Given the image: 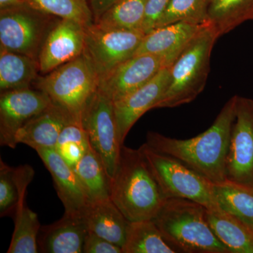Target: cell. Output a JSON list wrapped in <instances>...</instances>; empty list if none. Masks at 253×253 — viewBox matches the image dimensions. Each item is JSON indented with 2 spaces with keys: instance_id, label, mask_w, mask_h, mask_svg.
Instances as JSON below:
<instances>
[{
  "instance_id": "6da1fadb",
  "label": "cell",
  "mask_w": 253,
  "mask_h": 253,
  "mask_svg": "<svg viewBox=\"0 0 253 253\" xmlns=\"http://www.w3.org/2000/svg\"><path fill=\"white\" fill-rule=\"evenodd\" d=\"M236 95L224 104L212 126L188 139L168 137L149 131L146 144L151 149L175 158L213 184L226 180V160L236 115Z\"/></svg>"
},
{
  "instance_id": "7a4b0ae2",
  "label": "cell",
  "mask_w": 253,
  "mask_h": 253,
  "mask_svg": "<svg viewBox=\"0 0 253 253\" xmlns=\"http://www.w3.org/2000/svg\"><path fill=\"white\" fill-rule=\"evenodd\" d=\"M111 199L129 221L154 219L167 199L140 149L121 146Z\"/></svg>"
},
{
  "instance_id": "3957f363",
  "label": "cell",
  "mask_w": 253,
  "mask_h": 253,
  "mask_svg": "<svg viewBox=\"0 0 253 253\" xmlns=\"http://www.w3.org/2000/svg\"><path fill=\"white\" fill-rule=\"evenodd\" d=\"M178 253H230L207 219V208L191 200L167 199L152 219Z\"/></svg>"
},
{
  "instance_id": "277c9868",
  "label": "cell",
  "mask_w": 253,
  "mask_h": 253,
  "mask_svg": "<svg viewBox=\"0 0 253 253\" xmlns=\"http://www.w3.org/2000/svg\"><path fill=\"white\" fill-rule=\"evenodd\" d=\"M206 23L170 65V81L155 109L174 108L194 101L206 86L213 46L218 39Z\"/></svg>"
},
{
  "instance_id": "5b68a950",
  "label": "cell",
  "mask_w": 253,
  "mask_h": 253,
  "mask_svg": "<svg viewBox=\"0 0 253 253\" xmlns=\"http://www.w3.org/2000/svg\"><path fill=\"white\" fill-rule=\"evenodd\" d=\"M99 83L96 70L83 54L40 76L36 81L37 89L46 93L54 104L66 110L78 121L83 120L84 110L97 91Z\"/></svg>"
},
{
  "instance_id": "8992f818",
  "label": "cell",
  "mask_w": 253,
  "mask_h": 253,
  "mask_svg": "<svg viewBox=\"0 0 253 253\" xmlns=\"http://www.w3.org/2000/svg\"><path fill=\"white\" fill-rule=\"evenodd\" d=\"M139 149L166 199L191 200L208 210L219 209L212 182L175 158L151 149L146 143Z\"/></svg>"
},
{
  "instance_id": "52a82bcc",
  "label": "cell",
  "mask_w": 253,
  "mask_h": 253,
  "mask_svg": "<svg viewBox=\"0 0 253 253\" xmlns=\"http://www.w3.org/2000/svg\"><path fill=\"white\" fill-rule=\"evenodd\" d=\"M54 17L29 4L0 9V51L38 60Z\"/></svg>"
},
{
  "instance_id": "ba28073f",
  "label": "cell",
  "mask_w": 253,
  "mask_h": 253,
  "mask_svg": "<svg viewBox=\"0 0 253 253\" xmlns=\"http://www.w3.org/2000/svg\"><path fill=\"white\" fill-rule=\"evenodd\" d=\"M82 121L89 144L99 154L112 179L123 145L118 136L113 100L98 88L84 110Z\"/></svg>"
},
{
  "instance_id": "9c48e42d",
  "label": "cell",
  "mask_w": 253,
  "mask_h": 253,
  "mask_svg": "<svg viewBox=\"0 0 253 253\" xmlns=\"http://www.w3.org/2000/svg\"><path fill=\"white\" fill-rule=\"evenodd\" d=\"M145 33L100 28L95 23L86 28L83 54L91 61L99 79L135 54Z\"/></svg>"
},
{
  "instance_id": "30bf717a",
  "label": "cell",
  "mask_w": 253,
  "mask_h": 253,
  "mask_svg": "<svg viewBox=\"0 0 253 253\" xmlns=\"http://www.w3.org/2000/svg\"><path fill=\"white\" fill-rule=\"evenodd\" d=\"M226 179L253 187V99L236 95Z\"/></svg>"
},
{
  "instance_id": "8fae6325",
  "label": "cell",
  "mask_w": 253,
  "mask_h": 253,
  "mask_svg": "<svg viewBox=\"0 0 253 253\" xmlns=\"http://www.w3.org/2000/svg\"><path fill=\"white\" fill-rule=\"evenodd\" d=\"M52 103L44 91L30 87L1 91L0 96V144L15 149V136L28 121Z\"/></svg>"
},
{
  "instance_id": "7c38bea8",
  "label": "cell",
  "mask_w": 253,
  "mask_h": 253,
  "mask_svg": "<svg viewBox=\"0 0 253 253\" xmlns=\"http://www.w3.org/2000/svg\"><path fill=\"white\" fill-rule=\"evenodd\" d=\"M168 66L167 59L161 55H135L100 78L99 89L116 102L144 86Z\"/></svg>"
},
{
  "instance_id": "4fadbf2b",
  "label": "cell",
  "mask_w": 253,
  "mask_h": 253,
  "mask_svg": "<svg viewBox=\"0 0 253 253\" xmlns=\"http://www.w3.org/2000/svg\"><path fill=\"white\" fill-rule=\"evenodd\" d=\"M86 28L72 20L59 18L55 22L38 57L41 74H47L83 54Z\"/></svg>"
},
{
  "instance_id": "5bb4252c",
  "label": "cell",
  "mask_w": 253,
  "mask_h": 253,
  "mask_svg": "<svg viewBox=\"0 0 253 253\" xmlns=\"http://www.w3.org/2000/svg\"><path fill=\"white\" fill-rule=\"evenodd\" d=\"M169 81L170 66L163 68L144 86L113 102L121 144H124L126 135L136 121L145 113L156 108L167 90Z\"/></svg>"
},
{
  "instance_id": "9a60e30c",
  "label": "cell",
  "mask_w": 253,
  "mask_h": 253,
  "mask_svg": "<svg viewBox=\"0 0 253 253\" xmlns=\"http://www.w3.org/2000/svg\"><path fill=\"white\" fill-rule=\"evenodd\" d=\"M36 151L52 176L65 213H84L89 203L74 168L55 149H39Z\"/></svg>"
},
{
  "instance_id": "2e32d148",
  "label": "cell",
  "mask_w": 253,
  "mask_h": 253,
  "mask_svg": "<svg viewBox=\"0 0 253 253\" xmlns=\"http://www.w3.org/2000/svg\"><path fill=\"white\" fill-rule=\"evenodd\" d=\"M89 233L84 213H65L49 225L41 227L38 235V250L46 253H83Z\"/></svg>"
},
{
  "instance_id": "e0dca14e",
  "label": "cell",
  "mask_w": 253,
  "mask_h": 253,
  "mask_svg": "<svg viewBox=\"0 0 253 253\" xmlns=\"http://www.w3.org/2000/svg\"><path fill=\"white\" fill-rule=\"evenodd\" d=\"M72 120L66 110L52 102L18 129L16 142L34 150L55 149L61 131Z\"/></svg>"
},
{
  "instance_id": "ac0fdd59",
  "label": "cell",
  "mask_w": 253,
  "mask_h": 253,
  "mask_svg": "<svg viewBox=\"0 0 253 253\" xmlns=\"http://www.w3.org/2000/svg\"><path fill=\"white\" fill-rule=\"evenodd\" d=\"M206 23L195 24L181 21L155 28L145 35L134 56L144 54L161 55L167 59L170 66Z\"/></svg>"
},
{
  "instance_id": "d6986e66",
  "label": "cell",
  "mask_w": 253,
  "mask_h": 253,
  "mask_svg": "<svg viewBox=\"0 0 253 253\" xmlns=\"http://www.w3.org/2000/svg\"><path fill=\"white\" fill-rule=\"evenodd\" d=\"M84 215L89 231L123 248L129 221L112 200L90 203Z\"/></svg>"
},
{
  "instance_id": "ffe728a7",
  "label": "cell",
  "mask_w": 253,
  "mask_h": 253,
  "mask_svg": "<svg viewBox=\"0 0 253 253\" xmlns=\"http://www.w3.org/2000/svg\"><path fill=\"white\" fill-rule=\"evenodd\" d=\"M33 177L28 178L21 186V195L14 212V230L8 253H37L41 226L38 214L26 204V193Z\"/></svg>"
},
{
  "instance_id": "44dd1931",
  "label": "cell",
  "mask_w": 253,
  "mask_h": 253,
  "mask_svg": "<svg viewBox=\"0 0 253 253\" xmlns=\"http://www.w3.org/2000/svg\"><path fill=\"white\" fill-rule=\"evenodd\" d=\"M207 219L230 253H253V231L243 221L220 209H207Z\"/></svg>"
},
{
  "instance_id": "7402d4cb",
  "label": "cell",
  "mask_w": 253,
  "mask_h": 253,
  "mask_svg": "<svg viewBox=\"0 0 253 253\" xmlns=\"http://www.w3.org/2000/svg\"><path fill=\"white\" fill-rule=\"evenodd\" d=\"M73 168L89 204L111 199V178L102 160L90 144Z\"/></svg>"
},
{
  "instance_id": "603a6c76",
  "label": "cell",
  "mask_w": 253,
  "mask_h": 253,
  "mask_svg": "<svg viewBox=\"0 0 253 253\" xmlns=\"http://www.w3.org/2000/svg\"><path fill=\"white\" fill-rule=\"evenodd\" d=\"M38 60L18 53L0 51L1 91L30 87L38 76Z\"/></svg>"
},
{
  "instance_id": "cb8c5ba5",
  "label": "cell",
  "mask_w": 253,
  "mask_h": 253,
  "mask_svg": "<svg viewBox=\"0 0 253 253\" xmlns=\"http://www.w3.org/2000/svg\"><path fill=\"white\" fill-rule=\"evenodd\" d=\"M219 209L234 216L253 231V187L226 180L214 184Z\"/></svg>"
},
{
  "instance_id": "d4e9b609",
  "label": "cell",
  "mask_w": 253,
  "mask_h": 253,
  "mask_svg": "<svg viewBox=\"0 0 253 253\" xmlns=\"http://www.w3.org/2000/svg\"><path fill=\"white\" fill-rule=\"evenodd\" d=\"M253 0H210L207 23L224 36L245 21L253 20Z\"/></svg>"
},
{
  "instance_id": "484cf974",
  "label": "cell",
  "mask_w": 253,
  "mask_h": 253,
  "mask_svg": "<svg viewBox=\"0 0 253 253\" xmlns=\"http://www.w3.org/2000/svg\"><path fill=\"white\" fill-rule=\"evenodd\" d=\"M123 253H176L152 219L129 221Z\"/></svg>"
},
{
  "instance_id": "4316f807",
  "label": "cell",
  "mask_w": 253,
  "mask_h": 253,
  "mask_svg": "<svg viewBox=\"0 0 253 253\" xmlns=\"http://www.w3.org/2000/svg\"><path fill=\"white\" fill-rule=\"evenodd\" d=\"M146 3V0H119L94 23L102 29L142 31Z\"/></svg>"
},
{
  "instance_id": "83f0119b",
  "label": "cell",
  "mask_w": 253,
  "mask_h": 253,
  "mask_svg": "<svg viewBox=\"0 0 253 253\" xmlns=\"http://www.w3.org/2000/svg\"><path fill=\"white\" fill-rule=\"evenodd\" d=\"M33 168L28 165L12 168L0 161V215L14 214L26 179L34 176Z\"/></svg>"
},
{
  "instance_id": "f1b7e54d",
  "label": "cell",
  "mask_w": 253,
  "mask_h": 253,
  "mask_svg": "<svg viewBox=\"0 0 253 253\" xmlns=\"http://www.w3.org/2000/svg\"><path fill=\"white\" fill-rule=\"evenodd\" d=\"M30 5L55 17L72 20L84 27L94 23V15L86 0H30Z\"/></svg>"
},
{
  "instance_id": "f546056e",
  "label": "cell",
  "mask_w": 253,
  "mask_h": 253,
  "mask_svg": "<svg viewBox=\"0 0 253 253\" xmlns=\"http://www.w3.org/2000/svg\"><path fill=\"white\" fill-rule=\"evenodd\" d=\"M89 144L83 122L72 120L61 131L55 150L73 168L85 154Z\"/></svg>"
},
{
  "instance_id": "4dcf8cb0",
  "label": "cell",
  "mask_w": 253,
  "mask_h": 253,
  "mask_svg": "<svg viewBox=\"0 0 253 253\" xmlns=\"http://www.w3.org/2000/svg\"><path fill=\"white\" fill-rule=\"evenodd\" d=\"M209 1L210 0H171L155 28L181 21L195 24H204L207 23Z\"/></svg>"
},
{
  "instance_id": "1f68e13d",
  "label": "cell",
  "mask_w": 253,
  "mask_h": 253,
  "mask_svg": "<svg viewBox=\"0 0 253 253\" xmlns=\"http://www.w3.org/2000/svg\"><path fill=\"white\" fill-rule=\"evenodd\" d=\"M171 0H146L142 31L145 34L156 28Z\"/></svg>"
},
{
  "instance_id": "d6a6232c",
  "label": "cell",
  "mask_w": 253,
  "mask_h": 253,
  "mask_svg": "<svg viewBox=\"0 0 253 253\" xmlns=\"http://www.w3.org/2000/svg\"><path fill=\"white\" fill-rule=\"evenodd\" d=\"M84 253H123L122 248L89 231L84 241Z\"/></svg>"
},
{
  "instance_id": "836d02e7",
  "label": "cell",
  "mask_w": 253,
  "mask_h": 253,
  "mask_svg": "<svg viewBox=\"0 0 253 253\" xmlns=\"http://www.w3.org/2000/svg\"><path fill=\"white\" fill-rule=\"evenodd\" d=\"M118 1L119 0H90V8L94 15V21Z\"/></svg>"
},
{
  "instance_id": "e575fe53",
  "label": "cell",
  "mask_w": 253,
  "mask_h": 253,
  "mask_svg": "<svg viewBox=\"0 0 253 253\" xmlns=\"http://www.w3.org/2000/svg\"><path fill=\"white\" fill-rule=\"evenodd\" d=\"M24 4L30 5V0H0V9Z\"/></svg>"
},
{
  "instance_id": "d590c367",
  "label": "cell",
  "mask_w": 253,
  "mask_h": 253,
  "mask_svg": "<svg viewBox=\"0 0 253 253\" xmlns=\"http://www.w3.org/2000/svg\"></svg>"
}]
</instances>
